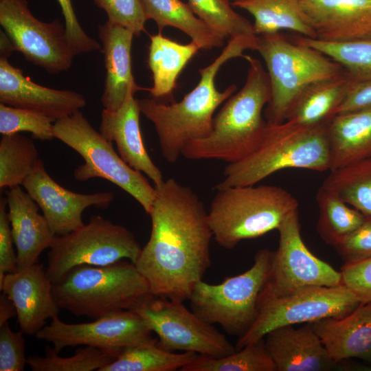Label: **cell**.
<instances>
[{"label": "cell", "instance_id": "6da1fadb", "mask_svg": "<svg viewBox=\"0 0 371 371\" xmlns=\"http://www.w3.org/2000/svg\"><path fill=\"white\" fill-rule=\"evenodd\" d=\"M155 188L150 238L135 265L152 295L183 302L211 264L207 212L194 191L174 178Z\"/></svg>", "mask_w": 371, "mask_h": 371}, {"label": "cell", "instance_id": "7a4b0ae2", "mask_svg": "<svg viewBox=\"0 0 371 371\" xmlns=\"http://www.w3.org/2000/svg\"><path fill=\"white\" fill-rule=\"evenodd\" d=\"M256 36H239L229 39L222 52L209 65L199 70L200 80L183 99L170 104L151 98L138 100L141 113L155 128L161 153L169 163H175L192 141L211 133L216 109L236 91L232 84L223 91L215 86V77L230 59L243 57V52L254 48Z\"/></svg>", "mask_w": 371, "mask_h": 371}, {"label": "cell", "instance_id": "3957f363", "mask_svg": "<svg viewBox=\"0 0 371 371\" xmlns=\"http://www.w3.org/2000/svg\"><path fill=\"white\" fill-rule=\"evenodd\" d=\"M329 122L317 125L289 120L276 124L267 123L256 148L243 159L225 166L224 179L215 189L256 185L288 168L330 170Z\"/></svg>", "mask_w": 371, "mask_h": 371}, {"label": "cell", "instance_id": "277c9868", "mask_svg": "<svg viewBox=\"0 0 371 371\" xmlns=\"http://www.w3.org/2000/svg\"><path fill=\"white\" fill-rule=\"evenodd\" d=\"M249 68L243 88L227 100L214 117L211 133L190 142L182 156L188 159L237 161L249 154L259 142L267 122L262 110L271 99L269 76L261 62L244 55Z\"/></svg>", "mask_w": 371, "mask_h": 371}, {"label": "cell", "instance_id": "5b68a950", "mask_svg": "<svg viewBox=\"0 0 371 371\" xmlns=\"http://www.w3.org/2000/svg\"><path fill=\"white\" fill-rule=\"evenodd\" d=\"M60 309L91 319L133 310L151 294L146 278L131 261L104 266L79 265L52 283Z\"/></svg>", "mask_w": 371, "mask_h": 371}, {"label": "cell", "instance_id": "8992f818", "mask_svg": "<svg viewBox=\"0 0 371 371\" xmlns=\"http://www.w3.org/2000/svg\"><path fill=\"white\" fill-rule=\"evenodd\" d=\"M298 206L294 196L276 186H230L216 190L207 218L217 244L232 249L278 229Z\"/></svg>", "mask_w": 371, "mask_h": 371}, {"label": "cell", "instance_id": "52a82bcc", "mask_svg": "<svg viewBox=\"0 0 371 371\" xmlns=\"http://www.w3.org/2000/svg\"><path fill=\"white\" fill-rule=\"evenodd\" d=\"M253 50L263 58L269 79L271 99L265 110L268 124L286 121L294 102L308 86L345 71L319 51L291 41L280 32L256 36Z\"/></svg>", "mask_w": 371, "mask_h": 371}, {"label": "cell", "instance_id": "ba28073f", "mask_svg": "<svg viewBox=\"0 0 371 371\" xmlns=\"http://www.w3.org/2000/svg\"><path fill=\"white\" fill-rule=\"evenodd\" d=\"M54 136L76 150L84 159L74 171V178L85 181L102 178L120 187L134 198L148 214L156 196V188L146 178L120 156L80 111L56 120Z\"/></svg>", "mask_w": 371, "mask_h": 371}, {"label": "cell", "instance_id": "9c48e42d", "mask_svg": "<svg viewBox=\"0 0 371 371\" xmlns=\"http://www.w3.org/2000/svg\"><path fill=\"white\" fill-rule=\"evenodd\" d=\"M272 251L258 250L254 265L243 273L211 284L198 282L189 297L192 311L227 333L243 335L258 314V298L268 277Z\"/></svg>", "mask_w": 371, "mask_h": 371}, {"label": "cell", "instance_id": "30bf717a", "mask_svg": "<svg viewBox=\"0 0 371 371\" xmlns=\"http://www.w3.org/2000/svg\"><path fill=\"white\" fill-rule=\"evenodd\" d=\"M49 249L45 271L52 283L79 265L104 266L123 259L135 264L142 250L129 229L100 215L70 233L56 235Z\"/></svg>", "mask_w": 371, "mask_h": 371}, {"label": "cell", "instance_id": "8fae6325", "mask_svg": "<svg viewBox=\"0 0 371 371\" xmlns=\"http://www.w3.org/2000/svg\"><path fill=\"white\" fill-rule=\"evenodd\" d=\"M361 304L359 299L343 284L303 288L266 300L258 305L256 320L238 337L236 349L258 341L281 326L343 317Z\"/></svg>", "mask_w": 371, "mask_h": 371}, {"label": "cell", "instance_id": "7c38bea8", "mask_svg": "<svg viewBox=\"0 0 371 371\" xmlns=\"http://www.w3.org/2000/svg\"><path fill=\"white\" fill-rule=\"evenodd\" d=\"M132 311L157 335V345L166 350L211 357H224L236 350L223 334L190 311L183 302L150 294Z\"/></svg>", "mask_w": 371, "mask_h": 371}, {"label": "cell", "instance_id": "4fadbf2b", "mask_svg": "<svg viewBox=\"0 0 371 371\" xmlns=\"http://www.w3.org/2000/svg\"><path fill=\"white\" fill-rule=\"evenodd\" d=\"M277 230L278 247L272 251L268 277L260 293L258 305L303 288L342 284L341 271L315 256L305 245L297 211L288 216Z\"/></svg>", "mask_w": 371, "mask_h": 371}, {"label": "cell", "instance_id": "5bb4252c", "mask_svg": "<svg viewBox=\"0 0 371 371\" xmlns=\"http://www.w3.org/2000/svg\"><path fill=\"white\" fill-rule=\"evenodd\" d=\"M0 24L16 51L50 74L69 69L75 56L66 28L59 19L43 22L36 18L27 0H0Z\"/></svg>", "mask_w": 371, "mask_h": 371}, {"label": "cell", "instance_id": "9a60e30c", "mask_svg": "<svg viewBox=\"0 0 371 371\" xmlns=\"http://www.w3.org/2000/svg\"><path fill=\"white\" fill-rule=\"evenodd\" d=\"M35 336L52 344L58 352L67 347L85 346L120 353L127 347L157 343L153 331L132 310L115 312L78 324L65 323L56 317Z\"/></svg>", "mask_w": 371, "mask_h": 371}, {"label": "cell", "instance_id": "2e32d148", "mask_svg": "<svg viewBox=\"0 0 371 371\" xmlns=\"http://www.w3.org/2000/svg\"><path fill=\"white\" fill-rule=\"evenodd\" d=\"M22 186L38 204L57 236L82 226V215L87 208L95 206L106 209L114 199L111 191L82 194L67 190L49 176L41 159Z\"/></svg>", "mask_w": 371, "mask_h": 371}, {"label": "cell", "instance_id": "e0dca14e", "mask_svg": "<svg viewBox=\"0 0 371 371\" xmlns=\"http://www.w3.org/2000/svg\"><path fill=\"white\" fill-rule=\"evenodd\" d=\"M52 282L42 264L36 263L5 274L0 290L14 304L20 330L35 335L46 319L58 316L60 308L52 295Z\"/></svg>", "mask_w": 371, "mask_h": 371}, {"label": "cell", "instance_id": "ac0fdd59", "mask_svg": "<svg viewBox=\"0 0 371 371\" xmlns=\"http://www.w3.org/2000/svg\"><path fill=\"white\" fill-rule=\"evenodd\" d=\"M0 103L36 111L55 120L71 115L87 105L82 94L35 83L5 58H0Z\"/></svg>", "mask_w": 371, "mask_h": 371}, {"label": "cell", "instance_id": "d6986e66", "mask_svg": "<svg viewBox=\"0 0 371 371\" xmlns=\"http://www.w3.org/2000/svg\"><path fill=\"white\" fill-rule=\"evenodd\" d=\"M316 34L328 42L371 38V0H300Z\"/></svg>", "mask_w": 371, "mask_h": 371}, {"label": "cell", "instance_id": "ffe728a7", "mask_svg": "<svg viewBox=\"0 0 371 371\" xmlns=\"http://www.w3.org/2000/svg\"><path fill=\"white\" fill-rule=\"evenodd\" d=\"M276 371H326L341 368L329 355L311 323L299 328L281 326L265 337Z\"/></svg>", "mask_w": 371, "mask_h": 371}, {"label": "cell", "instance_id": "44dd1931", "mask_svg": "<svg viewBox=\"0 0 371 371\" xmlns=\"http://www.w3.org/2000/svg\"><path fill=\"white\" fill-rule=\"evenodd\" d=\"M135 93L130 89L117 110H102L99 132L106 140L115 143L118 154L128 166L146 175L156 187L164 179L144 146L139 125L141 111L138 100L134 97Z\"/></svg>", "mask_w": 371, "mask_h": 371}, {"label": "cell", "instance_id": "7402d4cb", "mask_svg": "<svg viewBox=\"0 0 371 371\" xmlns=\"http://www.w3.org/2000/svg\"><path fill=\"white\" fill-rule=\"evenodd\" d=\"M5 194L18 271L37 263L56 235L38 213V204L20 186L9 188Z\"/></svg>", "mask_w": 371, "mask_h": 371}, {"label": "cell", "instance_id": "603a6c76", "mask_svg": "<svg viewBox=\"0 0 371 371\" xmlns=\"http://www.w3.org/2000/svg\"><path fill=\"white\" fill-rule=\"evenodd\" d=\"M102 43L106 76L101 96L103 109L116 111L130 89H145L135 81L131 69V46L135 34L130 30L107 20L98 26Z\"/></svg>", "mask_w": 371, "mask_h": 371}, {"label": "cell", "instance_id": "cb8c5ba5", "mask_svg": "<svg viewBox=\"0 0 371 371\" xmlns=\"http://www.w3.org/2000/svg\"><path fill=\"white\" fill-rule=\"evenodd\" d=\"M330 357L337 362L359 358L371 362V301L347 315L311 322Z\"/></svg>", "mask_w": 371, "mask_h": 371}, {"label": "cell", "instance_id": "d4e9b609", "mask_svg": "<svg viewBox=\"0 0 371 371\" xmlns=\"http://www.w3.org/2000/svg\"><path fill=\"white\" fill-rule=\"evenodd\" d=\"M330 170L371 157V110L335 115L328 124Z\"/></svg>", "mask_w": 371, "mask_h": 371}, {"label": "cell", "instance_id": "484cf974", "mask_svg": "<svg viewBox=\"0 0 371 371\" xmlns=\"http://www.w3.org/2000/svg\"><path fill=\"white\" fill-rule=\"evenodd\" d=\"M352 81L345 71L337 76L312 83L295 100L286 120L303 125L329 122L337 115Z\"/></svg>", "mask_w": 371, "mask_h": 371}, {"label": "cell", "instance_id": "4316f807", "mask_svg": "<svg viewBox=\"0 0 371 371\" xmlns=\"http://www.w3.org/2000/svg\"><path fill=\"white\" fill-rule=\"evenodd\" d=\"M150 41L148 65L153 85L146 90L158 100L171 98L179 75L200 48L192 41L188 44H181L164 36L161 32L150 35Z\"/></svg>", "mask_w": 371, "mask_h": 371}, {"label": "cell", "instance_id": "83f0119b", "mask_svg": "<svg viewBox=\"0 0 371 371\" xmlns=\"http://www.w3.org/2000/svg\"><path fill=\"white\" fill-rule=\"evenodd\" d=\"M231 4L253 16L256 36L289 30L300 36L316 38L302 10L300 0H236Z\"/></svg>", "mask_w": 371, "mask_h": 371}, {"label": "cell", "instance_id": "f1b7e54d", "mask_svg": "<svg viewBox=\"0 0 371 371\" xmlns=\"http://www.w3.org/2000/svg\"><path fill=\"white\" fill-rule=\"evenodd\" d=\"M147 20H153L161 32L173 27L187 34L200 49L223 45L225 38L195 16L188 3L181 0H141Z\"/></svg>", "mask_w": 371, "mask_h": 371}, {"label": "cell", "instance_id": "f546056e", "mask_svg": "<svg viewBox=\"0 0 371 371\" xmlns=\"http://www.w3.org/2000/svg\"><path fill=\"white\" fill-rule=\"evenodd\" d=\"M199 355L176 353L160 348L157 343L124 348L118 357L100 371H174L193 362Z\"/></svg>", "mask_w": 371, "mask_h": 371}, {"label": "cell", "instance_id": "4dcf8cb0", "mask_svg": "<svg viewBox=\"0 0 371 371\" xmlns=\"http://www.w3.org/2000/svg\"><path fill=\"white\" fill-rule=\"evenodd\" d=\"M316 200L319 207L317 231L326 243L333 246L359 227L367 217L322 185Z\"/></svg>", "mask_w": 371, "mask_h": 371}, {"label": "cell", "instance_id": "1f68e13d", "mask_svg": "<svg viewBox=\"0 0 371 371\" xmlns=\"http://www.w3.org/2000/svg\"><path fill=\"white\" fill-rule=\"evenodd\" d=\"M322 186L371 217V157L330 170Z\"/></svg>", "mask_w": 371, "mask_h": 371}, {"label": "cell", "instance_id": "d6a6232c", "mask_svg": "<svg viewBox=\"0 0 371 371\" xmlns=\"http://www.w3.org/2000/svg\"><path fill=\"white\" fill-rule=\"evenodd\" d=\"M38 153L33 141L19 133L2 135L0 140V188L22 185L33 172Z\"/></svg>", "mask_w": 371, "mask_h": 371}, {"label": "cell", "instance_id": "836d02e7", "mask_svg": "<svg viewBox=\"0 0 371 371\" xmlns=\"http://www.w3.org/2000/svg\"><path fill=\"white\" fill-rule=\"evenodd\" d=\"M293 41L313 47L339 63L353 81L371 80V38L328 42L297 36Z\"/></svg>", "mask_w": 371, "mask_h": 371}, {"label": "cell", "instance_id": "e575fe53", "mask_svg": "<svg viewBox=\"0 0 371 371\" xmlns=\"http://www.w3.org/2000/svg\"><path fill=\"white\" fill-rule=\"evenodd\" d=\"M181 371H276L264 338L221 357L199 355Z\"/></svg>", "mask_w": 371, "mask_h": 371}, {"label": "cell", "instance_id": "d590c367", "mask_svg": "<svg viewBox=\"0 0 371 371\" xmlns=\"http://www.w3.org/2000/svg\"><path fill=\"white\" fill-rule=\"evenodd\" d=\"M58 353L54 347L46 346L44 356H28L27 365L32 371H100L120 355L91 346L78 348L71 357H63Z\"/></svg>", "mask_w": 371, "mask_h": 371}, {"label": "cell", "instance_id": "8d00e7d4", "mask_svg": "<svg viewBox=\"0 0 371 371\" xmlns=\"http://www.w3.org/2000/svg\"><path fill=\"white\" fill-rule=\"evenodd\" d=\"M193 12L225 38L254 36L253 25L236 12L229 0H188Z\"/></svg>", "mask_w": 371, "mask_h": 371}, {"label": "cell", "instance_id": "74e56055", "mask_svg": "<svg viewBox=\"0 0 371 371\" xmlns=\"http://www.w3.org/2000/svg\"><path fill=\"white\" fill-rule=\"evenodd\" d=\"M55 120L29 109L0 103V133L10 135L28 132L34 139L49 141L54 138Z\"/></svg>", "mask_w": 371, "mask_h": 371}, {"label": "cell", "instance_id": "f35d334b", "mask_svg": "<svg viewBox=\"0 0 371 371\" xmlns=\"http://www.w3.org/2000/svg\"><path fill=\"white\" fill-rule=\"evenodd\" d=\"M104 10L108 20L122 25L139 36L145 32L147 21L141 0H93Z\"/></svg>", "mask_w": 371, "mask_h": 371}, {"label": "cell", "instance_id": "ab89813d", "mask_svg": "<svg viewBox=\"0 0 371 371\" xmlns=\"http://www.w3.org/2000/svg\"><path fill=\"white\" fill-rule=\"evenodd\" d=\"M23 332H14L8 322L0 326V371H23L27 364Z\"/></svg>", "mask_w": 371, "mask_h": 371}, {"label": "cell", "instance_id": "60d3db41", "mask_svg": "<svg viewBox=\"0 0 371 371\" xmlns=\"http://www.w3.org/2000/svg\"><path fill=\"white\" fill-rule=\"evenodd\" d=\"M345 263L359 262L371 257V217L333 246Z\"/></svg>", "mask_w": 371, "mask_h": 371}, {"label": "cell", "instance_id": "b9f144b4", "mask_svg": "<svg viewBox=\"0 0 371 371\" xmlns=\"http://www.w3.org/2000/svg\"><path fill=\"white\" fill-rule=\"evenodd\" d=\"M57 1L61 8L67 39L74 55L100 49V43L89 36L81 27L72 5V0Z\"/></svg>", "mask_w": 371, "mask_h": 371}, {"label": "cell", "instance_id": "7bdbcfd3", "mask_svg": "<svg viewBox=\"0 0 371 371\" xmlns=\"http://www.w3.org/2000/svg\"><path fill=\"white\" fill-rule=\"evenodd\" d=\"M340 271L342 284L361 303L371 301V257L357 262L344 263Z\"/></svg>", "mask_w": 371, "mask_h": 371}, {"label": "cell", "instance_id": "ee69618b", "mask_svg": "<svg viewBox=\"0 0 371 371\" xmlns=\"http://www.w3.org/2000/svg\"><path fill=\"white\" fill-rule=\"evenodd\" d=\"M6 197L0 199V280L5 274L17 271L16 254L14 251L10 223L6 211Z\"/></svg>", "mask_w": 371, "mask_h": 371}, {"label": "cell", "instance_id": "f6af8a7d", "mask_svg": "<svg viewBox=\"0 0 371 371\" xmlns=\"http://www.w3.org/2000/svg\"><path fill=\"white\" fill-rule=\"evenodd\" d=\"M371 110V80L352 81L337 113Z\"/></svg>", "mask_w": 371, "mask_h": 371}, {"label": "cell", "instance_id": "bcb514c9", "mask_svg": "<svg viewBox=\"0 0 371 371\" xmlns=\"http://www.w3.org/2000/svg\"><path fill=\"white\" fill-rule=\"evenodd\" d=\"M16 315V308L12 302L5 295L0 297V326Z\"/></svg>", "mask_w": 371, "mask_h": 371}, {"label": "cell", "instance_id": "7dc6e473", "mask_svg": "<svg viewBox=\"0 0 371 371\" xmlns=\"http://www.w3.org/2000/svg\"><path fill=\"white\" fill-rule=\"evenodd\" d=\"M16 51L14 45L5 32L0 31V58H8Z\"/></svg>", "mask_w": 371, "mask_h": 371}, {"label": "cell", "instance_id": "c3c4849f", "mask_svg": "<svg viewBox=\"0 0 371 371\" xmlns=\"http://www.w3.org/2000/svg\"><path fill=\"white\" fill-rule=\"evenodd\" d=\"M229 1H236V0H229Z\"/></svg>", "mask_w": 371, "mask_h": 371}]
</instances>
